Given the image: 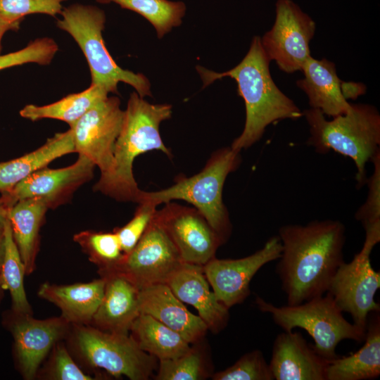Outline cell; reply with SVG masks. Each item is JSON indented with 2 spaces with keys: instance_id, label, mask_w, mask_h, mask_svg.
Here are the masks:
<instances>
[{
  "instance_id": "obj_14",
  "label": "cell",
  "mask_w": 380,
  "mask_h": 380,
  "mask_svg": "<svg viewBox=\"0 0 380 380\" xmlns=\"http://www.w3.org/2000/svg\"><path fill=\"white\" fill-rule=\"evenodd\" d=\"M281 249L280 239L274 235L248 256L210 260L203 270L217 299L229 309L243 303L250 294L249 284L254 275L267 263L279 259Z\"/></svg>"
},
{
  "instance_id": "obj_18",
  "label": "cell",
  "mask_w": 380,
  "mask_h": 380,
  "mask_svg": "<svg viewBox=\"0 0 380 380\" xmlns=\"http://www.w3.org/2000/svg\"><path fill=\"white\" fill-rule=\"evenodd\" d=\"M182 303L194 306L209 330L219 333L227 324L229 308L222 304L209 287L203 266L182 262L166 283Z\"/></svg>"
},
{
  "instance_id": "obj_38",
  "label": "cell",
  "mask_w": 380,
  "mask_h": 380,
  "mask_svg": "<svg viewBox=\"0 0 380 380\" xmlns=\"http://www.w3.org/2000/svg\"><path fill=\"white\" fill-rule=\"evenodd\" d=\"M15 203V201L8 193L1 194L0 196V232L4 229L8 209Z\"/></svg>"
},
{
  "instance_id": "obj_37",
  "label": "cell",
  "mask_w": 380,
  "mask_h": 380,
  "mask_svg": "<svg viewBox=\"0 0 380 380\" xmlns=\"http://www.w3.org/2000/svg\"><path fill=\"white\" fill-rule=\"evenodd\" d=\"M138 204L132 218L123 227L113 230L125 254L129 253L137 243L157 210L156 205L147 201Z\"/></svg>"
},
{
  "instance_id": "obj_31",
  "label": "cell",
  "mask_w": 380,
  "mask_h": 380,
  "mask_svg": "<svg viewBox=\"0 0 380 380\" xmlns=\"http://www.w3.org/2000/svg\"><path fill=\"white\" fill-rule=\"evenodd\" d=\"M371 162L374 171L365 183L368 187L367 196L356 211L355 218L365 229L364 243L374 247L380 241V151L372 157Z\"/></svg>"
},
{
  "instance_id": "obj_20",
  "label": "cell",
  "mask_w": 380,
  "mask_h": 380,
  "mask_svg": "<svg viewBox=\"0 0 380 380\" xmlns=\"http://www.w3.org/2000/svg\"><path fill=\"white\" fill-rule=\"evenodd\" d=\"M102 300L90 325L104 331L129 334L131 326L140 314L139 289L125 277L108 273Z\"/></svg>"
},
{
  "instance_id": "obj_36",
  "label": "cell",
  "mask_w": 380,
  "mask_h": 380,
  "mask_svg": "<svg viewBox=\"0 0 380 380\" xmlns=\"http://www.w3.org/2000/svg\"><path fill=\"white\" fill-rule=\"evenodd\" d=\"M66 0H0V18L8 21L23 20L25 15L43 13L55 17Z\"/></svg>"
},
{
  "instance_id": "obj_39",
  "label": "cell",
  "mask_w": 380,
  "mask_h": 380,
  "mask_svg": "<svg viewBox=\"0 0 380 380\" xmlns=\"http://www.w3.org/2000/svg\"><path fill=\"white\" fill-rule=\"evenodd\" d=\"M21 21H8L0 18V53L1 50V39L4 34L8 30H18Z\"/></svg>"
},
{
  "instance_id": "obj_23",
  "label": "cell",
  "mask_w": 380,
  "mask_h": 380,
  "mask_svg": "<svg viewBox=\"0 0 380 380\" xmlns=\"http://www.w3.org/2000/svg\"><path fill=\"white\" fill-rule=\"evenodd\" d=\"M365 341L357 352L328 361L326 380H367L379 376V311L369 314Z\"/></svg>"
},
{
  "instance_id": "obj_12",
  "label": "cell",
  "mask_w": 380,
  "mask_h": 380,
  "mask_svg": "<svg viewBox=\"0 0 380 380\" xmlns=\"http://www.w3.org/2000/svg\"><path fill=\"white\" fill-rule=\"evenodd\" d=\"M123 115L119 98L107 96L70 127L75 152L98 167L101 176L109 174L113 169L114 147Z\"/></svg>"
},
{
  "instance_id": "obj_8",
  "label": "cell",
  "mask_w": 380,
  "mask_h": 380,
  "mask_svg": "<svg viewBox=\"0 0 380 380\" xmlns=\"http://www.w3.org/2000/svg\"><path fill=\"white\" fill-rule=\"evenodd\" d=\"M68 347L83 364L116 378L147 380L156 358L143 351L129 334L100 330L90 324H71Z\"/></svg>"
},
{
  "instance_id": "obj_41",
  "label": "cell",
  "mask_w": 380,
  "mask_h": 380,
  "mask_svg": "<svg viewBox=\"0 0 380 380\" xmlns=\"http://www.w3.org/2000/svg\"><path fill=\"white\" fill-rule=\"evenodd\" d=\"M2 290H4V289L2 288V286H1V275H0V293H1Z\"/></svg>"
},
{
  "instance_id": "obj_19",
  "label": "cell",
  "mask_w": 380,
  "mask_h": 380,
  "mask_svg": "<svg viewBox=\"0 0 380 380\" xmlns=\"http://www.w3.org/2000/svg\"><path fill=\"white\" fill-rule=\"evenodd\" d=\"M139 303L140 312L175 331L190 344L200 343L208 330L203 319L189 312L165 283L139 289Z\"/></svg>"
},
{
  "instance_id": "obj_34",
  "label": "cell",
  "mask_w": 380,
  "mask_h": 380,
  "mask_svg": "<svg viewBox=\"0 0 380 380\" xmlns=\"http://www.w3.org/2000/svg\"><path fill=\"white\" fill-rule=\"evenodd\" d=\"M58 51V46L51 38H38L25 48L5 55L0 54V70L28 63L49 65Z\"/></svg>"
},
{
  "instance_id": "obj_2",
  "label": "cell",
  "mask_w": 380,
  "mask_h": 380,
  "mask_svg": "<svg viewBox=\"0 0 380 380\" xmlns=\"http://www.w3.org/2000/svg\"><path fill=\"white\" fill-rule=\"evenodd\" d=\"M260 37H254L249 51L234 68L224 72H216L196 66L205 87L216 80L229 77L237 83L239 94L243 99L246 122L241 134L231 148L236 151L248 148L263 136L266 127L284 119L296 120L303 112L275 84Z\"/></svg>"
},
{
  "instance_id": "obj_25",
  "label": "cell",
  "mask_w": 380,
  "mask_h": 380,
  "mask_svg": "<svg viewBox=\"0 0 380 380\" xmlns=\"http://www.w3.org/2000/svg\"><path fill=\"white\" fill-rule=\"evenodd\" d=\"M75 152L71 128L56 133L37 149L19 158L0 163V194L9 193L22 180L53 160Z\"/></svg>"
},
{
  "instance_id": "obj_11",
  "label": "cell",
  "mask_w": 380,
  "mask_h": 380,
  "mask_svg": "<svg viewBox=\"0 0 380 380\" xmlns=\"http://www.w3.org/2000/svg\"><path fill=\"white\" fill-rule=\"evenodd\" d=\"M373 247L363 244L350 262H343L333 277L327 293L342 312L350 314L353 323L365 330L369 314L379 311L374 296L380 288V272L373 269Z\"/></svg>"
},
{
  "instance_id": "obj_7",
  "label": "cell",
  "mask_w": 380,
  "mask_h": 380,
  "mask_svg": "<svg viewBox=\"0 0 380 380\" xmlns=\"http://www.w3.org/2000/svg\"><path fill=\"white\" fill-rule=\"evenodd\" d=\"M258 308L272 315L274 322L284 331L298 327L305 330L314 340L316 353L330 360L337 357L336 346L345 339L365 340L366 331L349 322L329 293L314 297L300 304L278 307L257 296Z\"/></svg>"
},
{
  "instance_id": "obj_26",
  "label": "cell",
  "mask_w": 380,
  "mask_h": 380,
  "mask_svg": "<svg viewBox=\"0 0 380 380\" xmlns=\"http://www.w3.org/2000/svg\"><path fill=\"white\" fill-rule=\"evenodd\" d=\"M129 332L143 351L158 360L176 358L191 348L190 343L179 334L145 313L140 312Z\"/></svg>"
},
{
  "instance_id": "obj_27",
  "label": "cell",
  "mask_w": 380,
  "mask_h": 380,
  "mask_svg": "<svg viewBox=\"0 0 380 380\" xmlns=\"http://www.w3.org/2000/svg\"><path fill=\"white\" fill-rule=\"evenodd\" d=\"M108 94L106 90L91 84L81 92L69 94L50 104L26 105L20 110V115L33 122L45 118L59 120L71 127Z\"/></svg>"
},
{
  "instance_id": "obj_4",
  "label": "cell",
  "mask_w": 380,
  "mask_h": 380,
  "mask_svg": "<svg viewBox=\"0 0 380 380\" xmlns=\"http://www.w3.org/2000/svg\"><path fill=\"white\" fill-rule=\"evenodd\" d=\"M303 116L310 128L307 144L315 152L326 154L334 151L350 158L357 168V188L366 183L367 164L380 151V115L373 106L351 103L343 114L326 119L316 108L306 109Z\"/></svg>"
},
{
  "instance_id": "obj_28",
  "label": "cell",
  "mask_w": 380,
  "mask_h": 380,
  "mask_svg": "<svg viewBox=\"0 0 380 380\" xmlns=\"http://www.w3.org/2000/svg\"><path fill=\"white\" fill-rule=\"evenodd\" d=\"M4 238L5 252L0 268L2 288L10 292L14 313L32 315V308L27 300L23 284L25 267L13 238L8 218L4 226Z\"/></svg>"
},
{
  "instance_id": "obj_15",
  "label": "cell",
  "mask_w": 380,
  "mask_h": 380,
  "mask_svg": "<svg viewBox=\"0 0 380 380\" xmlns=\"http://www.w3.org/2000/svg\"><path fill=\"white\" fill-rule=\"evenodd\" d=\"M14 315L10 329L17 362L23 378L31 380L53 346L67 338L71 324L61 315L46 319H34L30 314Z\"/></svg>"
},
{
  "instance_id": "obj_3",
  "label": "cell",
  "mask_w": 380,
  "mask_h": 380,
  "mask_svg": "<svg viewBox=\"0 0 380 380\" xmlns=\"http://www.w3.org/2000/svg\"><path fill=\"white\" fill-rule=\"evenodd\" d=\"M171 115V105L152 104L137 92H132L115 144L113 169L109 174L100 176L94 191L117 201L138 203L142 190L134 177V161L139 155L156 150L172 158L159 132L160 124Z\"/></svg>"
},
{
  "instance_id": "obj_21",
  "label": "cell",
  "mask_w": 380,
  "mask_h": 380,
  "mask_svg": "<svg viewBox=\"0 0 380 380\" xmlns=\"http://www.w3.org/2000/svg\"><path fill=\"white\" fill-rule=\"evenodd\" d=\"M301 71L304 77L296 84L306 94L310 108L332 118L346 113L350 108L351 103L344 95L345 82L338 78L334 63L310 56Z\"/></svg>"
},
{
  "instance_id": "obj_32",
  "label": "cell",
  "mask_w": 380,
  "mask_h": 380,
  "mask_svg": "<svg viewBox=\"0 0 380 380\" xmlns=\"http://www.w3.org/2000/svg\"><path fill=\"white\" fill-rule=\"evenodd\" d=\"M195 346L173 359L159 360L157 380H203L211 376L201 349Z\"/></svg>"
},
{
  "instance_id": "obj_35",
  "label": "cell",
  "mask_w": 380,
  "mask_h": 380,
  "mask_svg": "<svg viewBox=\"0 0 380 380\" xmlns=\"http://www.w3.org/2000/svg\"><path fill=\"white\" fill-rule=\"evenodd\" d=\"M44 376L53 380H92L94 376L84 373L70 355L65 344L57 342L49 353Z\"/></svg>"
},
{
  "instance_id": "obj_24",
  "label": "cell",
  "mask_w": 380,
  "mask_h": 380,
  "mask_svg": "<svg viewBox=\"0 0 380 380\" xmlns=\"http://www.w3.org/2000/svg\"><path fill=\"white\" fill-rule=\"evenodd\" d=\"M49 209L44 199L28 198L17 201L8 210L7 218L26 275L35 269L39 230Z\"/></svg>"
},
{
  "instance_id": "obj_16",
  "label": "cell",
  "mask_w": 380,
  "mask_h": 380,
  "mask_svg": "<svg viewBox=\"0 0 380 380\" xmlns=\"http://www.w3.org/2000/svg\"><path fill=\"white\" fill-rule=\"evenodd\" d=\"M94 164L79 155L72 165L58 169L44 167L20 182L8 194L16 202L28 198H41L49 208L70 201L82 184L94 176Z\"/></svg>"
},
{
  "instance_id": "obj_29",
  "label": "cell",
  "mask_w": 380,
  "mask_h": 380,
  "mask_svg": "<svg viewBox=\"0 0 380 380\" xmlns=\"http://www.w3.org/2000/svg\"><path fill=\"white\" fill-rule=\"evenodd\" d=\"M101 3L113 2L122 8L133 11L144 17L154 27L157 37L162 38L171 30L180 25L185 15L182 1L168 0H97Z\"/></svg>"
},
{
  "instance_id": "obj_30",
  "label": "cell",
  "mask_w": 380,
  "mask_h": 380,
  "mask_svg": "<svg viewBox=\"0 0 380 380\" xmlns=\"http://www.w3.org/2000/svg\"><path fill=\"white\" fill-rule=\"evenodd\" d=\"M73 239L101 274L115 268L123 258L119 239L113 232L84 230L74 235Z\"/></svg>"
},
{
  "instance_id": "obj_9",
  "label": "cell",
  "mask_w": 380,
  "mask_h": 380,
  "mask_svg": "<svg viewBox=\"0 0 380 380\" xmlns=\"http://www.w3.org/2000/svg\"><path fill=\"white\" fill-rule=\"evenodd\" d=\"M315 23L291 0H278L276 18L270 30L260 38L270 60L288 73L301 71L310 55V42L315 32Z\"/></svg>"
},
{
  "instance_id": "obj_40",
  "label": "cell",
  "mask_w": 380,
  "mask_h": 380,
  "mask_svg": "<svg viewBox=\"0 0 380 380\" xmlns=\"http://www.w3.org/2000/svg\"><path fill=\"white\" fill-rule=\"evenodd\" d=\"M5 252L4 229L0 232V268L3 262Z\"/></svg>"
},
{
  "instance_id": "obj_1",
  "label": "cell",
  "mask_w": 380,
  "mask_h": 380,
  "mask_svg": "<svg viewBox=\"0 0 380 380\" xmlns=\"http://www.w3.org/2000/svg\"><path fill=\"white\" fill-rule=\"evenodd\" d=\"M281 253L276 267L287 305L300 304L327 293L345 262L346 227L339 220L288 224L279 229Z\"/></svg>"
},
{
  "instance_id": "obj_13",
  "label": "cell",
  "mask_w": 380,
  "mask_h": 380,
  "mask_svg": "<svg viewBox=\"0 0 380 380\" xmlns=\"http://www.w3.org/2000/svg\"><path fill=\"white\" fill-rule=\"evenodd\" d=\"M155 217L177 248L182 262L203 266L224 243L195 208L175 202L156 210Z\"/></svg>"
},
{
  "instance_id": "obj_33",
  "label": "cell",
  "mask_w": 380,
  "mask_h": 380,
  "mask_svg": "<svg viewBox=\"0 0 380 380\" xmlns=\"http://www.w3.org/2000/svg\"><path fill=\"white\" fill-rule=\"evenodd\" d=\"M213 380H273L269 364L260 350L244 354L233 365L211 376Z\"/></svg>"
},
{
  "instance_id": "obj_10",
  "label": "cell",
  "mask_w": 380,
  "mask_h": 380,
  "mask_svg": "<svg viewBox=\"0 0 380 380\" xmlns=\"http://www.w3.org/2000/svg\"><path fill=\"white\" fill-rule=\"evenodd\" d=\"M181 263L182 261L177 248L154 214L133 249L125 254L115 268L100 276L108 273L119 274L141 289L166 283Z\"/></svg>"
},
{
  "instance_id": "obj_22",
  "label": "cell",
  "mask_w": 380,
  "mask_h": 380,
  "mask_svg": "<svg viewBox=\"0 0 380 380\" xmlns=\"http://www.w3.org/2000/svg\"><path fill=\"white\" fill-rule=\"evenodd\" d=\"M103 278L70 285L42 284L38 296L56 305L71 324H89L102 300Z\"/></svg>"
},
{
  "instance_id": "obj_5",
  "label": "cell",
  "mask_w": 380,
  "mask_h": 380,
  "mask_svg": "<svg viewBox=\"0 0 380 380\" xmlns=\"http://www.w3.org/2000/svg\"><path fill=\"white\" fill-rule=\"evenodd\" d=\"M241 163L239 151L231 146L222 148L213 153L198 173L190 177L178 176L174 184L160 191H141L139 203L147 201L158 206L175 200L186 201L225 242L231 235L232 224L222 191L227 176L236 170Z\"/></svg>"
},
{
  "instance_id": "obj_6",
  "label": "cell",
  "mask_w": 380,
  "mask_h": 380,
  "mask_svg": "<svg viewBox=\"0 0 380 380\" xmlns=\"http://www.w3.org/2000/svg\"><path fill=\"white\" fill-rule=\"evenodd\" d=\"M57 27L75 39L88 63L91 84L108 93L118 94V84L124 82L134 88L142 98L151 96V84L141 73L121 68L108 51L102 36L106 14L95 6L73 4L63 8Z\"/></svg>"
},
{
  "instance_id": "obj_17",
  "label": "cell",
  "mask_w": 380,
  "mask_h": 380,
  "mask_svg": "<svg viewBox=\"0 0 380 380\" xmlns=\"http://www.w3.org/2000/svg\"><path fill=\"white\" fill-rule=\"evenodd\" d=\"M328 361L300 333L284 331L274 341L269 366L276 380H326Z\"/></svg>"
}]
</instances>
